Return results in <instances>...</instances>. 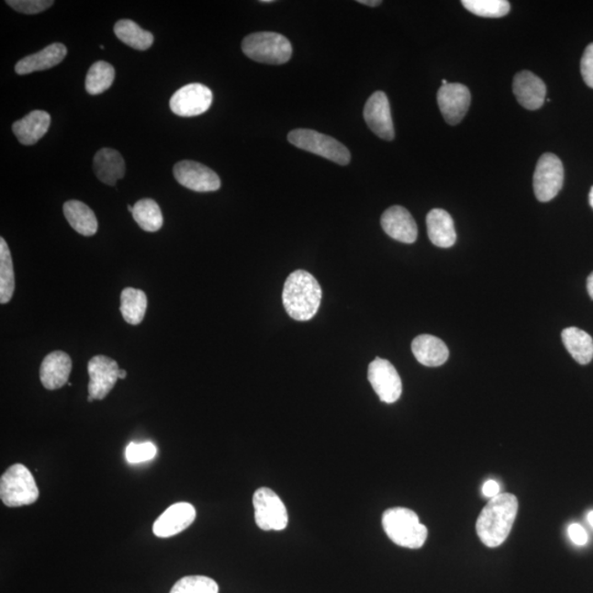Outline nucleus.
Wrapping results in <instances>:
<instances>
[{
	"label": "nucleus",
	"instance_id": "nucleus-28",
	"mask_svg": "<svg viewBox=\"0 0 593 593\" xmlns=\"http://www.w3.org/2000/svg\"><path fill=\"white\" fill-rule=\"evenodd\" d=\"M134 219L142 230L156 232L163 226V215L160 206L153 199H141L134 206Z\"/></svg>",
	"mask_w": 593,
	"mask_h": 593
},
{
	"label": "nucleus",
	"instance_id": "nucleus-34",
	"mask_svg": "<svg viewBox=\"0 0 593 593\" xmlns=\"http://www.w3.org/2000/svg\"><path fill=\"white\" fill-rule=\"evenodd\" d=\"M7 5L15 12L25 15H35L45 12L55 5L52 0H7Z\"/></svg>",
	"mask_w": 593,
	"mask_h": 593
},
{
	"label": "nucleus",
	"instance_id": "nucleus-3",
	"mask_svg": "<svg viewBox=\"0 0 593 593\" xmlns=\"http://www.w3.org/2000/svg\"><path fill=\"white\" fill-rule=\"evenodd\" d=\"M381 522L387 537L398 547L417 549L427 541V527L415 511L407 508H390L384 512Z\"/></svg>",
	"mask_w": 593,
	"mask_h": 593
},
{
	"label": "nucleus",
	"instance_id": "nucleus-21",
	"mask_svg": "<svg viewBox=\"0 0 593 593\" xmlns=\"http://www.w3.org/2000/svg\"><path fill=\"white\" fill-rule=\"evenodd\" d=\"M67 55V49L65 45L53 44L45 47L44 50L23 58L15 65V73L19 75L26 74L45 71L55 67L65 60Z\"/></svg>",
	"mask_w": 593,
	"mask_h": 593
},
{
	"label": "nucleus",
	"instance_id": "nucleus-40",
	"mask_svg": "<svg viewBox=\"0 0 593 593\" xmlns=\"http://www.w3.org/2000/svg\"><path fill=\"white\" fill-rule=\"evenodd\" d=\"M126 377V372L125 369L119 370V379H125Z\"/></svg>",
	"mask_w": 593,
	"mask_h": 593
},
{
	"label": "nucleus",
	"instance_id": "nucleus-31",
	"mask_svg": "<svg viewBox=\"0 0 593 593\" xmlns=\"http://www.w3.org/2000/svg\"><path fill=\"white\" fill-rule=\"evenodd\" d=\"M462 4L468 12L479 17L500 18L510 12V3L506 0H463Z\"/></svg>",
	"mask_w": 593,
	"mask_h": 593
},
{
	"label": "nucleus",
	"instance_id": "nucleus-10",
	"mask_svg": "<svg viewBox=\"0 0 593 593\" xmlns=\"http://www.w3.org/2000/svg\"><path fill=\"white\" fill-rule=\"evenodd\" d=\"M213 98V92L205 85L189 84L173 95L169 107L179 116H196L210 108Z\"/></svg>",
	"mask_w": 593,
	"mask_h": 593
},
{
	"label": "nucleus",
	"instance_id": "nucleus-13",
	"mask_svg": "<svg viewBox=\"0 0 593 593\" xmlns=\"http://www.w3.org/2000/svg\"><path fill=\"white\" fill-rule=\"evenodd\" d=\"M471 95L463 84L447 83L437 92L439 110L448 125L457 126L463 120L469 109Z\"/></svg>",
	"mask_w": 593,
	"mask_h": 593
},
{
	"label": "nucleus",
	"instance_id": "nucleus-18",
	"mask_svg": "<svg viewBox=\"0 0 593 593\" xmlns=\"http://www.w3.org/2000/svg\"><path fill=\"white\" fill-rule=\"evenodd\" d=\"M72 367V359L65 352L55 351L46 355L40 368L42 385L47 390L62 388L67 384Z\"/></svg>",
	"mask_w": 593,
	"mask_h": 593
},
{
	"label": "nucleus",
	"instance_id": "nucleus-42",
	"mask_svg": "<svg viewBox=\"0 0 593 593\" xmlns=\"http://www.w3.org/2000/svg\"><path fill=\"white\" fill-rule=\"evenodd\" d=\"M589 203L593 209V186L591 187L590 194H589Z\"/></svg>",
	"mask_w": 593,
	"mask_h": 593
},
{
	"label": "nucleus",
	"instance_id": "nucleus-12",
	"mask_svg": "<svg viewBox=\"0 0 593 593\" xmlns=\"http://www.w3.org/2000/svg\"><path fill=\"white\" fill-rule=\"evenodd\" d=\"M119 367L115 359L97 355L88 363V393L95 400H103L119 379Z\"/></svg>",
	"mask_w": 593,
	"mask_h": 593
},
{
	"label": "nucleus",
	"instance_id": "nucleus-20",
	"mask_svg": "<svg viewBox=\"0 0 593 593\" xmlns=\"http://www.w3.org/2000/svg\"><path fill=\"white\" fill-rule=\"evenodd\" d=\"M411 348L417 361L427 367H442L449 357L447 344L441 338L430 335L417 337Z\"/></svg>",
	"mask_w": 593,
	"mask_h": 593
},
{
	"label": "nucleus",
	"instance_id": "nucleus-19",
	"mask_svg": "<svg viewBox=\"0 0 593 593\" xmlns=\"http://www.w3.org/2000/svg\"><path fill=\"white\" fill-rule=\"evenodd\" d=\"M51 116L44 110H35L23 119L15 121L13 131L24 146H34L49 131Z\"/></svg>",
	"mask_w": 593,
	"mask_h": 593
},
{
	"label": "nucleus",
	"instance_id": "nucleus-29",
	"mask_svg": "<svg viewBox=\"0 0 593 593\" xmlns=\"http://www.w3.org/2000/svg\"><path fill=\"white\" fill-rule=\"evenodd\" d=\"M15 291V272L12 254L4 237L0 239V303L6 305Z\"/></svg>",
	"mask_w": 593,
	"mask_h": 593
},
{
	"label": "nucleus",
	"instance_id": "nucleus-37",
	"mask_svg": "<svg viewBox=\"0 0 593 593\" xmlns=\"http://www.w3.org/2000/svg\"><path fill=\"white\" fill-rule=\"evenodd\" d=\"M483 494L486 498H489V499H492V498L499 496L500 495L499 484H498L497 481L495 480L486 481L483 487Z\"/></svg>",
	"mask_w": 593,
	"mask_h": 593
},
{
	"label": "nucleus",
	"instance_id": "nucleus-4",
	"mask_svg": "<svg viewBox=\"0 0 593 593\" xmlns=\"http://www.w3.org/2000/svg\"><path fill=\"white\" fill-rule=\"evenodd\" d=\"M242 51L253 61L272 65H285L293 55V46L286 36L267 31L247 35L242 42Z\"/></svg>",
	"mask_w": 593,
	"mask_h": 593
},
{
	"label": "nucleus",
	"instance_id": "nucleus-23",
	"mask_svg": "<svg viewBox=\"0 0 593 593\" xmlns=\"http://www.w3.org/2000/svg\"><path fill=\"white\" fill-rule=\"evenodd\" d=\"M94 171L100 182L114 186L126 174L124 157L113 148H102L94 158Z\"/></svg>",
	"mask_w": 593,
	"mask_h": 593
},
{
	"label": "nucleus",
	"instance_id": "nucleus-8",
	"mask_svg": "<svg viewBox=\"0 0 593 593\" xmlns=\"http://www.w3.org/2000/svg\"><path fill=\"white\" fill-rule=\"evenodd\" d=\"M563 185V163L553 153H545L539 157L536 172H534V194L539 201L548 203L558 195Z\"/></svg>",
	"mask_w": 593,
	"mask_h": 593
},
{
	"label": "nucleus",
	"instance_id": "nucleus-25",
	"mask_svg": "<svg viewBox=\"0 0 593 593\" xmlns=\"http://www.w3.org/2000/svg\"><path fill=\"white\" fill-rule=\"evenodd\" d=\"M561 338L577 363L587 365L592 361L593 340L587 332L578 327H568L561 333Z\"/></svg>",
	"mask_w": 593,
	"mask_h": 593
},
{
	"label": "nucleus",
	"instance_id": "nucleus-11",
	"mask_svg": "<svg viewBox=\"0 0 593 593\" xmlns=\"http://www.w3.org/2000/svg\"><path fill=\"white\" fill-rule=\"evenodd\" d=\"M174 176L176 181L194 192H216L221 186V181L213 169L198 162L182 161L174 166Z\"/></svg>",
	"mask_w": 593,
	"mask_h": 593
},
{
	"label": "nucleus",
	"instance_id": "nucleus-26",
	"mask_svg": "<svg viewBox=\"0 0 593 593\" xmlns=\"http://www.w3.org/2000/svg\"><path fill=\"white\" fill-rule=\"evenodd\" d=\"M115 34L125 45L139 51L150 49L155 42V36L151 33L143 30L135 21L128 19L119 20L115 25Z\"/></svg>",
	"mask_w": 593,
	"mask_h": 593
},
{
	"label": "nucleus",
	"instance_id": "nucleus-32",
	"mask_svg": "<svg viewBox=\"0 0 593 593\" xmlns=\"http://www.w3.org/2000/svg\"><path fill=\"white\" fill-rule=\"evenodd\" d=\"M169 593H219V586L206 576H187L179 579Z\"/></svg>",
	"mask_w": 593,
	"mask_h": 593
},
{
	"label": "nucleus",
	"instance_id": "nucleus-35",
	"mask_svg": "<svg viewBox=\"0 0 593 593\" xmlns=\"http://www.w3.org/2000/svg\"><path fill=\"white\" fill-rule=\"evenodd\" d=\"M582 78L590 88H593V44L586 47L580 63Z\"/></svg>",
	"mask_w": 593,
	"mask_h": 593
},
{
	"label": "nucleus",
	"instance_id": "nucleus-2",
	"mask_svg": "<svg viewBox=\"0 0 593 593\" xmlns=\"http://www.w3.org/2000/svg\"><path fill=\"white\" fill-rule=\"evenodd\" d=\"M322 289L308 272L299 269L286 279L283 290L285 310L296 321H309L320 308Z\"/></svg>",
	"mask_w": 593,
	"mask_h": 593
},
{
	"label": "nucleus",
	"instance_id": "nucleus-33",
	"mask_svg": "<svg viewBox=\"0 0 593 593\" xmlns=\"http://www.w3.org/2000/svg\"><path fill=\"white\" fill-rule=\"evenodd\" d=\"M156 457V447L151 442L130 443L126 451V462L140 464L148 462Z\"/></svg>",
	"mask_w": 593,
	"mask_h": 593
},
{
	"label": "nucleus",
	"instance_id": "nucleus-9",
	"mask_svg": "<svg viewBox=\"0 0 593 593\" xmlns=\"http://www.w3.org/2000/svg\"><path fill=\"white\" fill-rule=\"evenodd\" d=\"M368 380L380 401L395 404L402 394V381L398 372L387 359L375 358L368 367Z\"/></svg>",
	"mask_w": 593,
	"mask_h": 593
},
{
	"label": "nucleus",
	"instance_id": "nucleus-38",
	"mask_svg": "<svg viewBox=\"0 0 593 593\" xmlns=\"http://www.w3.org/2000/svg\"><path fill=\"white\" fill-rule=\"evenodd\" d=\"M358 4L365 5V6L377 7L381 5L380 0H358Z\"/></svg>",
	"mask_w": 593,
	"mask_h": 593
},
{
	"label": "nucleus",
	"instance_id": "nucleus-14",
	"mask_svg": "<svg viewBox=\"0 0 593 593\" xmlns=\"http://www.w3.org/2000/svg\"><path fill=\"white\" fill-rule=\"evenodd\" d=\"M364 119L374 134L386 141L394 140L395 128L390 104L384 92H376L364 108Z\"/></svg>",
	"mask_w": 593,
	"mask_h": 593
},
{
	"label": "nucleus",
	"instance_id": "nucleus-5",
	"mask_svg": "<svg viewBox=\"0 0 593 593\" xmlns=\"http://www.w3.org/2000/svg\"><path fill=\"white\" fill-rule=\"evenodd\" d=\"M39 495L34 475L23 464L10 466L0 479V498L9 508L33 505Z\"/></svg>",
	"mask_w": 593,
	"mask_h": 593
},
{
	"label": "nucleus",
	"instance_id": "nucleus-22",
	"mask_svg": "<svg viewBox=\"0 0 593 593\" xmlns=\"http://www.w3.org/2000/svg\"><path fill=\"white\" fill-rule=\"evenodd\" d=\"M427 226L428 239L434 246L448 248L455 245L457 236L455 231L454 220L443 209H433L427 216Z\"/></svg>",
	"mask_w": 593,
	"mask_h": 593
},
{
	"label": "nucleus",
	"instance_id": "nucleus-17",
	"mask_svg": "<svg viewBox=\"0 0 593 593\" xmlns=\"http://www.w3.org/2000/svg\"><path fill=\"white\" fill-rule=\"evenodd\" d=\"M513 93L522 107L538 110L542 107L547 97V85L536 74L522 71L513 79Z\"/></svg>",
	"mask_w": 593,
	"mask_h": 593
},
{
	"label": "nucleus",
	"instance_id": "nucleus-36",
	"mask_svg": "<svg viewBox=\"0 0 593 593\" xmlns=\"http://www.w3.org/2000/svg\"><path fill=\"white\" fill-rule=\"evenodd\" d=\"M568 534L571 541L576 545H585L588 542V534L586 529L580 524H571L568 528Z\"/></svg>",
	"mask_w": 593,
	"mask_h": 593
},
{
	"label": "nucleus",
	"instance_id": "nucleus-41",
	"mask_svg": "<svg viewBox=\"0 0 593 593\" xmlns=\"http://www.w3.org/2000/svg\"><path fill=\"white\" fill-rule=\"evenodd\" d=\"M588 521H589L590 526L593 528V511H590L589 515H588Z\"/></svg>",
	"mask_w": 593,
	"mask_h": 593
},
{
	"label": "nucleus",
	"instance_id": "nucleus-15",
	"mask_svg": "<svg viewBox=\"0 0 593 593\" xmlns=\"http://www.w3.org/2000/svg\"><path fill=\"white\" fill-rule=\"evenodd\" d=\"M195 518L196 509L193 505L188 502L175 503L157 518L153 524V533L157 538H172L192 526Z\"/></svg>",
	"mask_w": 593,
	"mask_h": 593
},
{
	"label": "nucleus",
	"instance_id": "nucleus-46",
	"mask_svg": "<svg viewBox=\"0 0 593 593\" xmlns=\"http://www.w3.org/2000/svg\"><path fill=\"white\" fill-rule=\"evenodd\" d=\"M447 82L445 81V79H443V81H442V85H447Z\"/></svg>",
	"mask_w": 593,
	"mask_h": 593
},
{
	"label": "nucleus",
	"instance_id": "nucleus-27",
	"mask_svg": "<svg viewBox=\"0 0 593 593\" xmlns=\"http://www.w3.org/2000/svg\"><path fill=\"white\" fill-rule=\"evenodd\" d=\"M147 308V298L145 291L136 288H126L121 293L120 310L126 322L137 326L145 319Z\"/></svg>",
	"mask_w": 593,
	"mask_h": 593
},
{
	"label": "nucleus",
	"instance_id": "nucleus-16",
	"mask_svg": "<svg viewBox=\"0 0 593 593\" xmlns=\"http://www.w3.org/2000/svg\"><path fill=\"white\" fill-rule=\"evenodd\" d=\"M381 227L394 240L407 245L415 243L417 237V226L415 219L404 206H393L381 216Z\"/></svg>",
	"mask_w": 593,
	"mask_h": 593
},
{
	"label": "nucleus",
	"instance_id": "nucleus-30",
	"mask_svg": "<svg viewBox=\"0 0 593 593\" xmlns=\"http://www.w3.org/2000/svg\"><path fill=\"white\" fill-rule=\"evenodd\" d=\"M115 68L109 63H95L87 73L85 87L89 95L103 94L111 87L115 79Z\"/></svg>",
	"mask_w": 593,
	"mask_h": 593
},
{
	"label": "nucleus",
	"instance_id": "nucleus-43",
	"mask_svg": "<svg viewBox=\"0 0 593 593\" xmlns=\"http://www.w3.org/2000/svg\"><path fill=\"white\" fill-rule=\"evenodd\" d=\"M262 4H272L274 3L273 0H262Z\"/></svg>",
	"mask_w": 593,
	"mask_h": 593
},
{
	"label": "nucleus",
	"instance_id": "nucleus-39",
	"mask_svg": "<svg viewBox=\"0 0 593 593\" xmlns=\"http://www.w3.org/2000/svg\"><path fill=\"white\" fill-rule=\"evenodd\" d=\"M587 289L588 293H589V296H591V299L593 300V273H591L590 276L587 279Z\"/></svg>",
	"mask_w": 593,
	"mask_h": 593
},
{
	"label": "nucleus",
	"instance_id": "nucleus-7",
	"mask_svg": "<svg viewBox=\"0 0 593 593\" xmlns=\"http://www.w3.org/2000/svg\"><path fill=\"white\" fill-rule=\"evenodd\" d=\"M254 516L263 531H283L288 526L287 508L272 489L262 487L253 496Z\"/></svg>",
	"mask_w": 593,
	"mask_h": 593
},
{
	"label": "nucleus",
	"instance_id": "nucleus-1",
	"mask_svg": "<svg viewBox=\"0 0 593 593\" xmlns=\"http://www.w3.org/2000/svg\"><path fill=\"white\" fill-rule=\"evenodd\" d=\"M518 511V501L515 495L500 494L492 498L476 523L480 541L491 548L505 543L516 522Z\"/></svg>",
	"mask_w": 593,
	"mask_h": 593
},
{
	"label": "nucleus",
	"instance_id": "nucleus-6",
	"mask_svg": "<svg viewBox=\"0 0 593 593\" xmlns=\"http://www.w3.org/2000/svg\"><path fill=\"white\" fill-rule=\"evenodd\" d=\"M288 141L301 150L314 153L340 166H347L351 162V153L348 148L335 137L320 134L315 130L296 129L288 135Z\"/></svg>",
	"mask_w": 593,
	"mask_h": 593
},
{
	"label": "nucleus",
	"instance_id": "nucleus-45",
	"mask_svg": "<svg viewBox=\"0 0 593 593\" xmlns=\"http://www.w3.org/2000/svg\"><path fill=\"white\" fill-rule=\"evenodd\" d=\"M87 400H88V402H93L95 399L93 398L92 396H89V395H88V398H87Z\"/></svg>",
	"mask_w": 593,
	"mask_h": 593
},
{
	"label": "nucleus",
	"instance_id": "nucleus-44",
	"mask_svg": "<svg viewBox=\"0 0 593 593\" xmlns=\"http://www.w3.org/2000/svg\"><path fill=\"white\" fill-rule=\"evenodd\" d=\"M128 209H129L131 214L134 213V206H128Z\"/></svg>",
	"mask_w": 593,
	"mask_h": 593
},
{
	"label": "nucleus",
	"instance_id": "nucleus-24",
	"mask_svg": "<svg viewBox=\"0 0 593 593\" xmlns=\"http://www.w3.org/2000/svg\"><path fill=\"white\" fill-rule=\"evenodd\" d=\"M68 224L84 236H93L98 230V221L94 211L78 200H70L63 206Z\"/></svg>",
	"mask_w": 593,
	"mask_h": 593
}]
</instances>
